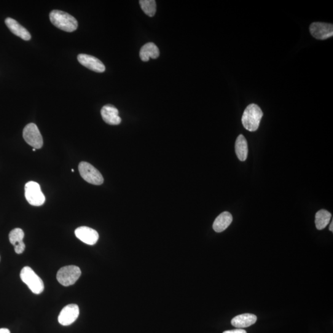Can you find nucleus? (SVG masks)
Segmentation results:
<instances>
[{"instance_id": "ddd939ff", "label": "nucleus", "mask_w": 333, "mask_h": 333, "mask_svg": "<svg viewBox=\"0 0 333 333\" xmlns=\"http://www.w3.org/2000/svg\"><path fill=\"white\" fill-rule=\"evenodd\" d=\"M5 24L9 28L11 32L13 34L16 35V36L20 37L26 41H29L31 39V36L29 31L23 26L19 24L17 21L13 20L12 18H8L5 20Z\"/></svg>"}, {"instance_id": "6e6552de", "label": "nucleus", "mask_w": 333, "mask_h": 333, "mask_svg": "<svg viewBox=\"0 0 333 333\" xmlns=\"http://www.w3.org/2000/svg\"><path fill=\"white\" fill-rule=\"evenodd\" d=\"M310 32L314 38L318 40H326L333 36L332 24L324 23H313L310 26Z\"/></svg>"}, {"instance_id": "f03ea898", "label": "nucleus", "mask_w": 333, "mask_h": 333, "mask_svg": "<svg viewBox=\"0 0 333 333\" xmlns=\"http://www.w3.org/2000/svg\"><path fill=\"white\" fill-rule=\"evenodd\" d=\"M262 117L260 107L256 104H251L244 110L241 121L247 130L255 131L259 128Z\"/></svg>"}, {"instance_id": "9d476101", "label": "nucleus", "mask_w": 333, "mask_h": 333, "mask_svg": "<svg viewBox=\"0 0 333 333\" xmlns=\"http://www.w3.org/2000/svg\"><path fill=\"white\" fill-rule=\"evenodd\" d=\"M78 61L82 64L91 71L102 73L105 71V66L98 58L94 56L86 55V54H80L77 56Z\"/></svg>"}, {"instance_id": "f8f14e48", "label": "nucleus", "mask_w": 333, "mask_h": 333, "mask_svg": "<svg viewBox=\"0 0 333 333\" xmlns=\"http://www.w3.org/2000/svg\"><path fill=\"white\" fill-rule=\"evenodd\" d=\"M101 114L104 121L107 124L117 125L121 123V118L119 116V111L114 106H103L101 109Z\"/></svg>"}, {"instance_id": "423d86ee", "label": "nucleus", "mask_w": 333, "mask_h": 333, "mask_svg": "<svg viewBox=\"0 0 333 333\" xmlns=\"http://www.w3.org/2000/svg\"><path fill=\"white\" fill-rule=\"evenodd\" d=\"M79 171L82 178L89 184L95 185H101L103 184L104 179L101 174L90 163L80 162Z\"/></svg>"}, {"instance_id": "b1692460", "label": "nucleus", "mask_w": 333, "mask_h": 333, "mask_svg": "<svg viewBox=\"0 0 333 333\" xmlns=\"http://www.w3.org/2000/svg\"><path fill=\"white\" fill-rule=\"evenodd\" d=\"M332 225H333V222L332 221L331 223V225H329V230L331 231V232H333Z\"/></svg>"}, {"instance_id": "aec40b11", "label": "nucleus", "mask_w": 333, "mask_h": 333, "mask_svg": "<svg viewBox=\"0 0 333 333\" xmlns=\"http://www.w3.org/2000/svg\"><path fill=\"white\" fill-rule=\"evenodd\" d=\"M24 233L21 228H15L10 233L9 240L11 244L15 247L23 243Z\"/></svg>"}, {"instance_id": "0eeeda50", "label": "nucleus", "mask_w": 333, "mask_h": 333, "mask_svg": "<svg viewBox=\"0 0 333 333\" xmlns=\"http://www.w3.org/2000/svg\"><path fill=\"white\" fill-rule=\"evenodd\" d=\"M23 137L26 143L35 149L42 148L44 141L39 129L35 123L27 125L23 130Z\"/></svg>"}, {"instance_id": "4468645a", "label": "nucleus", "mask_w": 333, "mask_h": 333, "mask_svg": "<svg viewBox=\"0 0 333 333\" xmlns=\"http://www.w3.org/2000/svg\"><path fill=\"white\" fill-rule=\"evenodd\" d=\"M257 316L254 314L244 313L236 316L232 319V324L238 329L244 328L256 323Z\"/></svg>"}, {"instance_id": "9b49d317", "label": "nucleus", "mask_w": 333, "mask_h": 333, "mask_svg": "<svg viewBox=\"0 0 333 333\" xmlns=\"http://www.w3.org/2000/svg\"><path fill=\"white\" fill-rule=\"evenodd\" d=\"M76 237L83 243L88 245H94L99 239L98 233L92 228L88 227H80L75 231Z\"/></svg>"}, {"instance_id": "20e7f679", "label": "nucleus", "mask_w": 333, "mask_h": 333, "mask_svg": "<svg viewBox=\"0 0 333 333\" xmlns=\"http://www.w3.org/2000/svg\"><path fill=\"white\" fill-rule=\"evenodd\" d=\"M81 270L77 266L68 265L59 270L56 278L62 285L69 286L73 285L79 280L81 275Z\"/></svg>"}, {"instance_id": "6ab92c4d", "label": "nucleus", "mask_w": 333, "mask_h": 333, "mask_svg": "<svg viewBox=\"0 0 333 333\" xmlns=\"http://www.w3.org/2000/svg\"><path fill=\"white\" fill-rule=\"evenodd\" d=\"M139 5L141 10L149 17H153L156 12V2L154 0H140Z\"/></svg>"}, {"instance_id": "5701e85b", "label": "nucleus", "mask_w": 333, "mask_h": 333, "mask_svg": "<svg viewBox=\"0 0 333 333\" xmlns=\"http://www.w3.org/2000/svg\"><path fill=\"white\" fill-rule=\"evenodd\" d=\"M0 333H10V330L7 328L0 329Z\"/></svg>"}, {"instance_id": "412c9836", "label": "nucleus", "mask_w": 333, "mask_h": 333, "mask_svg": "<svg viewBox=\"0 0 333 333\" xmlns=\"http://www.w3.org/2000/svg\"><path fill=\"white\" fill-rule=\"evenodd\" d=\"M25 248L26 245L24 243L19 244V245L15 247V252L18 254H22L24 251V250H25Z\"/></svg>"}, {"instance_id": "dca6fc26", "label": "nucleus", "mask_w": 333, "mask_h": 333, "mask_svg": "<svg viewBox=\"0 0 333 333\" xmlns=\"http://www.w3.org/2000/svg\"><path fill=\"white\" fill-rule=\"evenodd\" d=\"M233 221L232 214L228 212H223L215 220L213 228L215 232L221 233L230 226Z\"/></svg>"}, {"instance_id": "f3484780", "label": "nucleus", "mask_w": 333, "mask_h": 333, "mask_svg": "<svg viewBox=\"0 0 333 333\" xmlns=\"http://www.w3.org/2000/svg\"><path fill=\"white\" fill-rule=\"evenodd\" d=\"M235 152L238 159L245 161L248 155V146L245 137L243 135L238 136L235 143Z\"/></svg>"}, {"instance_id": "f257e3e1", "label": "nucleus", "mask_w": 333, "mask_h": 333, "mask_svg": "<svg viewBox=\"0 0 333 333\" xmlns=\"http://www.w3.org/2000/svg\"><path fill=\"white\" fill-rule=\"evenodd\" d=\"M51 23L61 30L72 32L76 31L78 23L76 18L62 11L53 10L50 14Z\"/></svg>"}, {"instance_id": "a211bd4d", "label": "nucleus", "mask_w": 333, "mask_h": 333, "mask_svg": "<svg viewBox=\"0 0 333 333\" xmlns=\"http://www.w3.org/2000/svg\"><path fill=\"white\" fill-rule=\"evenodd\" d=\"M331 219V214L329 212L321 209L315 214V225L318 230H321L326 228Z\"/></svg>"}, {"instance_id": "2eb2a0df", "label": "nucleus", "mask_w": 333, "mask_h": 333, "mask_svg": "<svg viewBox=\"0 0 333 333\" xmlns=\"http://www.w3.org/2000/svg\"><path fill=\"white\" fill-rule=\"evenodd\" d=\"M160 55L159 48L154 43L150 42L141 47L139 57L142 61L147 62L150 58L157 59Z\"/></svg>"}, {"instance_id": "7ed1b4c3", "label": "nucleus", "mask_w": 333, "mask_h": 333, "mask_svg": "<svg viewBox=\"0 0 333 333\" xmlns=\"http://www.w3.org/2000/svg\"><path fill=\"white\" fill-rule=\"evenodd\" d=\"M20 276L21 280L33 293L40 294L44 291V282L31 267H24L21 270Z\"/></svg>"}, {"instance_id": "1a4fd4ad", "label": "nucleus", "mask_w": 333, "mask_h": 333, "mask_svg": "<svg viewBox=\"0 0 333 333\" xmlns=\"http://www.w3.org/2000/svg\"><path fill=\"white\" fill-rule=\"evenodd\" d=\"M79 306L76 304L66 305L61 311L58 316V321L62 325L68 326L74 323L79 315Z\"/></svg>"}, {"instance_id": "39448f33", "label": "nucleus", "mask_w": 333, "mask_h": 333, "mask_svg": "<svg viewBox=\"0 0 333 333\" xmlns=\"http://www.w3.org/2000/svg\"><path fill=\"white\" fill-rule=\"evenodd\" d=\"M25 197L31 205L40 206L45 202V197L38 183L33 181L27 183L25 186Z\"/></svg>"}, {"instance_id": "4be33fe9", "label": "nucleus", "mask_w": 333, "mask_h": 333, "mask_svg": "<svg viewBox=\"0 0 333 333\" xmlns=\"http://www.w3.org/2000/svg\"><path fill=\"white\" fill-rule=\"evenodd\" d=\"M223 333H247V332L244 329L238 328L233 330H228V331H225Z\"/></svg>"}]
</instances>
